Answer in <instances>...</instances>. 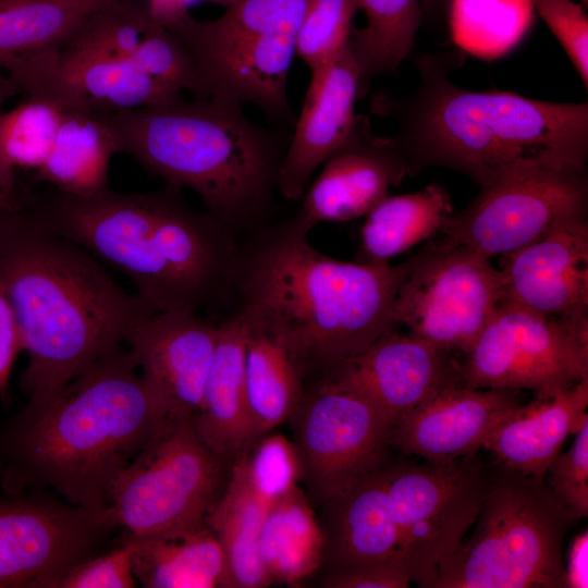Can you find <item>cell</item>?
Returning <instances> with one entry per match:
<instances>
[{"label":"cell","instance_id":"6da1fadb","mask_svg":"<svg viewBox=\"0 0 588 588\" xmlns=\"http://www.w3.org/2000/svg\"><path fill=\"white\" fill-rule=\"evenodd\" d=\"M136 368L120 347L2 421L3 492L51 489L75 506H109L118 476L169 417Z\"/></svg>","mask_w":588,"mask_h":588},{"label":"cell","instance_id":"7a4b0ae2","mask_svg":"<svg viewBox=\"0 0 588 588\" xmlns=\"http://www.w3.org/2000/svg\"><path fill=\"white\" fill-rule=\"evenodd\" d=\"M181 189L164 184L144 194L107 188L86 196L56 189L24 207L46 231L125 273L154 311L199 313L236 290L242 252Z\"/></svg>","mask_w":588,"mask_h":588},{"label":"cell","instance_id":"3957f363","mask_svg":"<svg viewBox=\"0 0 588 588\" xmlns=\"http://www.w3.org/2000/svg\"><path fill=\"white\" fill-rule=\"evenodd\" d=\"M0 285L28 362L20 387L47 397L126 344L154 313L89 253L41 228L22 205L0 219Z\"/></svg>","mask_w":588,"mask_h":588},{"label":"cell","instance_id":"277c9868","mask_svg":"<svg viewBox=\"0 0 588 588\" xmlns=\"http://www.w3.org/2000/svg\"><path fill=\"white\" fill-rule=\"evenodd\" d=\"M418 254L397 265L347 262L318 252L292 219L241 254L240 309L283 343L303 379H322L397 328L393 304Z\"/></svg>","mask_w":588,"mask_h":588},{"label":"cell","instance_id":"5b68a950","mask_svg":"<svg viewBox=\"0 0 588 588\" xmlns=\"http://www.w3.org/2000/svg\"><path fill=\"white\" fill-rule=\"evenodd\" d=\"M453 65L451 53L421 56L414 93L379 106L396 122L393 138L412 175L426 167H443L481 187L504 168L524 161L587 171V101L466 89L451 79Z\"/></svg>","mask_w":588,"mask_h":588},{"label":"cell","instance_id":"8992f818","mask_svg":"<svg viewBox=\"0 0 588 588\" xmlns=\"http://www.w3.org/2000/svg\"><path fill=\"white\" fill-rule=\"evenodd\" d=\"M119 152L166 184L197 193L232 234L264 219L290 135L250 121L242 106L182 98L105 114Z\"/></svg>","mask_w":588,"mask_h":588},{"label":"cell","instance_id":"52a82bcc","mask_svg":"<svg viewBox=\"0 0 588 588\" xmlns=\"http://www.w3.org/2000/svg\"><path fill=\"white\" fill-rule=\"evenodd\" d=\"M494 467L475 529L440 566L434 587L567 588L562 543L575 519L544 480Z\"/></svg>","mask_w":588,"mask_h":588},{"label":"cell","instance_id":"ba28073f","mask_svg":"<svg viewBox=\"0 0 588 588\" xmlns=\"http://www.w3.org/2000/svg\"><path fill=\"white\" fill-rule=\"evenodd\" d=\"M230 469L201 440L193 417L169 416L118 476L109 507L133 537L193 531L207 525Z\"/></svg>","mask_w":588,"mask_h":588},{"label":"cell","instance_id":"9c48e42d","mask_svg":"<svg viewBox=\"0 0 588 588\" xmlns=\"http://www.w3.org/2000/svg\"><path fill=\"white\" fill-rule=\"evenodd\" d=\"M464 355L462 384L548 399L588 378V315L544 317L503 302Z\"/></svg>","mask_w":588,"mask_h":588},{"label":"cell","instance_id":"30bf717a","mask_svg":"<svg viewBox=\"0 0 588 588\" xmlns=\"http://www.w3.org/2000/svg\"><path fill=\"white\" fill-rule=\"evenodd\" d=\"M486 477L477 453L448 463L388 462V506L412 581L434 587L440 566L478 516Z\"/></svg>","mask_w":588,"mask_h":588},{"label":"cell","instance_id":"8fae6325","mask_svg":"<svg viewBox=\"0 0 588 588\" xmlns=\"http://www.w3.org/2000/svg\"><path fill=\"white\" fill-rule=\"evenodd\" d=\"M587 171L517 162L480 187L462 210L452 212L441 233L452 243L491 258L543 236L562 222L587 217Z\"/></svg>","mask_w":588,"mask_h":588},{"label":"cell","instance_id":"7c38bea8","mask_svg":"<svg viewBox=\"0 0 588 588\" xmlns=\"http://www.w3.org/2000/svg\"><path fill=\"white\" fill-rule=\"evenodd\" d=\"M504 299L490 258L445 236L421 252L396 294V327L448 351L467 353Z\"/></svg>","mask_w":588,"mask_h":588},{"label":"cell","instance_id":"4fadbf2b","mask_svg":"<svg viewBox=\"0 0 588 588\" xmlns=\"http://www.w3.org/2000/svg\"><path fill=\"white\" fill-rule=\"evenodd\" d=\"M291 417L301 480L320 505L388 461L393 421L364 397L329 380L305 390Z\"/></svg>","mask_w":588,"mask_h":588},{"label":"cell","instance_id":"5bb4252c","mask_svg":"<svg viewBox=\"0 0 588 588\" xmlns=\"http://www.w3.org/2000/svg\"><path fill=\"white\" fill-rule=\"evenodd\" d=\"M120 528L109 506L89 510L42 490L0 499V588H58Z\"/></svg>","mask_w":588,"mask_h":588},{"label":"cell","instance_id":"9a60e30c","mask_svg":"<svg viewBox=\"0 0 588 588\" xmlns=\"http://www.w3.org/2000/svg\"><path fill=\"white\" fill-rule=\"evenodd\" d=\"M19 91L62 112L108 114L168 103L181 93L142 72L131 60L94 57L63 48L0 65Z\"/></svg>","mask_w":588,"mask_h":588},{"label":"cell","instance_id":"2e32d148","mask_svg":"<svg viewBox=\"0 0 588 588\" xmlns=\"http://www.w3.org/2000/svg\"><path fill=\"white\" fill-rule=\"evenodd\" d=\"M164 26L192 56L204 98L254 105L277 122L294 123L287 78L296 56L295 36H213L201 30L189 13Z\"/></svg>","mask_w":588,"mask_h":588},{"label":"cell","instance_id":"e0dca14e","mask_svg":"<svg viewBox=\"0 0 588 588\" xmlns=\"http://www.w3.org/2000/svg\"><path fill=\"white\" fill-rule=\"evenodd\" d=\"M412 175L393 136L372 134L369 118L356 114L341 146L321 164L292 220L306 231L324 221H348L363 216Z\"/></svg>","mask_w":588,"mask_h":588},{"label":"cell","instance_id":"ac0fdd59","mask_svg":"<svg viewBox=\"0 0 588 588\" xmlns=\"http://www.w3.org/2000/svg\"><path fill=\"white\" fill-rule=\"evenodd\" d=\"M451 354L395 328L322 379L364 397L394 425L440 388L461 383L460 363Z\"/></svg>","mask_w":588,"mask_h":588},{"label":"cell","instance_id":"d6986e66","mask_svg":"<svg viewBox=\"0 0 588 588\" xmlns=\"http://www.w3.org/2000/svg\"><path fill=\"white\" fill-rule=\"evenodd\" d=\"M217 340L218 324L198 313L154 311L135 326L126 344L167 414L194 417L201 406Z\"/></svg>","mask_w":588,"mask_h":588},{"label":"cell","instance_id":"ffe728a7","mask_svg":"<svg viewBox=\"0 0 588 588\" xmlns=\"http://www.w3.org/2000/svg\"><path fill=\"white\" fill-rule=\"evenodd\" d=\"M520 405L514 390L448 384L394 422L390 445L428 462H452L476 454Z\"/></svg>","mask_w":588,"mask_h":588},{"label":"cell","instance_id":"44dd1931","mask_svg":"<svg viewBox=\"0 0 588 588\" xmlns=\"http://www.w3.org/2000/svg\"><path fill=\"white\" fill-rule=\"evenodd\" d=\"M502 256L504 303L544 317L588 315L587 217Z\"/></svg>","mask_w":588,"mask_h":588},{"label":"cell","instance_id":"7402d4cb","mask_svg":"<svg viewBox=\"0 0 588 588\" xmlns=\"http://www.w3.org/2000/svg\"><path fill=\"white\" fill-rule=\"evenodd\" d=\"M360 74L350 47L310 82L283 156L277 191L299 200L316 171L345 140L355 121Z\"/></svg>","mask_w":588,"mask_h":588},{"label":"cell","instance_id":"603a6c76","mask_svg":"<svg viewBox=\"0 0 588 588\" xmlns=\"http://www.w3.org/2000/svg\"><path fill=\"white\" fill-rule=\"evenodd\" d=\"M588 378L548 399L520 405L485 441L494 466L544 480L571 434L588 421Z\"/></svg>","mask_w":588,"mask_h":588},{"label":"cell","instance_id":"cb8c5ba5","mask_svg":"<svg viewBox=\"0 0 588 588\" xmlns=\"http://www.w3.org/2000/svg\"><path fill=\"white\" fill-rule=\"evenodd\" d=\"M246 338L247 323L241 310L218 324V340L201 406L193 417L201 440L230 463L258 441L246 397Z\"/></svg>","mask_w":588,"mask_h":588},{"label":"cell","instance_id":"d4e9b609","mask_svg":"<svg viewBox=\"0 0 588 588\" xmlns=\"http://www.w3.org/2000/svg\"><path fill=\"white\" fill-rule=\"evenodd\" d=\"M388 462L321 504L328 572L378 560L402 561L400 536L387 500Z\"/></svg>","mask_w":588,"mask_h":588},{"label":"cell","instance_id":"484cf974","mask_svg":"<svg viewBox=\"0 0 588 588\" xmlns=\"http://www.w3.org/2000/svg\"><path fill=\"white\" fill-rule=\"evenodd\" d=\"M133 547V572L146 588H226L221 547L208 525L164 537L123 534Z\"/></svg>","mask_w":588,"mask_h":588},{"label":"cell","instance_id":"4316f807","mask_svg":"<svg viewBox=\"0 0 588 588\" xmlns=\"http://www.w3.org/2000/svg\"><path fill=\"white\" fill-rule=\"evenodd\" d=\"M241 311L247 323V406L259 440L293 415L305 393L304 379L280 339L258 320Z\"/></svg>","mask_w":588,"mask_h":588},{"label":"cell","instance_id":"83f0119b","mask_svg":"<svg viewBox=\"0 0 588 588\" xmlns=\"http://www.w3.org/2000/svg\"><path fill=\"white\" fill-rule=\"evenodd\" d=\"M258 548L272 584L297 586L323 565V530L299 486L269 506Z\"/></svg>","mask_w":588,"mask_h":588},{"label":"cell","instance_id":"f1b7e54d","mask_svg":"<svg viewBox=\"0 0 588 588\" xmlns=\"http://www.w3.org/2000/svg\"><path fill=\"white\" fill-rule=\"evenodd\" d=\"M452 212L450 194L438 183L415 193L388 195L367 215L356 261L390 264L395 256L440 232Z\"/></svg>","mask_w":588,"mask_h":588},{"label":"cell","instance_id":"f546056e","mask_svg":"<svg viewBox=\"0 0 588 588\" xmlns=\"http://www.w3.org/2000/svg\"><path fill=\"white\" fill-rule=\"evenodd\" d=\"M115 136L103 114L63 112L54 143L38 177L65 194L86 196L108 188Z\"/></svg>","mask_w":588,"mask_h":588},{"label":"cell","instance_id":"4dcf8cb0","mask_svg":"<svg viewBox=\"0 0 588 588\" xmlns=\"http://www.w3.org/2000/svg\"><path fill=\"white\" fill-rule=\"evenodd\" d=\"M268 509L233 462L226 486L206 519L223 553L226 588H262L272 584L258 548Z\"/></svg>","mask_w":588,"mask_h":588},{"label":"cell","instance_id":"1f68e13d","mask_svg":"<svg viewBox=\"0 0 588 588\" xmlns=\"http://www.w3.org/2000/svg\"><path fill=\"white\" fill-rule=\"evenodd\" d=\"M112 0H0V65L61 48L97 9Z\"/></svg>","mask_w":588,"mask_h":588},{"label":"cell","instance_id":"d6a6232c","mask_svg":"<svg viewBox=\"0 0 588 588\" xmlns=\"http://www.w3.org/2000/svg\"><path fill=\"white\" fill-rule=\"evenodd\" d=\"M366 16L350 47L360 74V91L373 77L399 68L409 54L420 24L422 0H356Z\"/></svg>","mask_w":588,"mask_h":588},{"label":"cell","instance_id":"836d02e7","mask_svg":"<svg viewBox=\"0 0 588 588\" xmlns=\"http://www.w3.org/2000/svg\"><path fill=\"white\" fill-rule=\"evenodd\" d=\"M154 23L143 0H112L91 13L61 48L130 60Z\"/></svg>","mask_w":588,"mask_h":588},{"label":"cell","instance_id":"e575fe53","mask_svg":"<svg viewBox=\"0 0 588 588\" xmlns=\"http://www.w3.org/2000/svg\"><path fill=\"white\" fill-rule=\"evenodd\" d=\"M63 112L36 97L9 111L0 110V158L12 168L37 171L45 162L61 125Z\"/></svg>","mask_w":588,"mask_h":588},{"label":"cell","instance_id":"d590c367","mask_svg":"<svg viewBox=\"0 0 588 588\" xmlns=\"http://www.w3.org/2000/svg\"><path fill=\"white\" fill-rule=\"evenodd\" d=\"M358 10L356 0H309L296 30L295 50L310 73L345 51Z\"/></svg>","mask_w":588,"mask_h":588},{"label":"cell","instance_id":"8d00e7d4","mask_svg":"<svg viewBox=\"0 0 588 588\" xmlns=\"http://www.w3.org/2000/svg\"><path fill=\"white\" fill-rule=\"evenodd\" d=\"M309 0H236L212 20L197 26L220 37L295 36Z\"/></svg>","mask_w":588,"mask_h":588},{"label":"cell","instance_id":"74e56055","mask_svg":"<svg viewBox=\"0 0 588 588\" xmlns=\"http://www.w3.org/2000/svg\"><path fill=\"white\" fill-rule=\"evenodd\" d=\"M233 462L255 494L269 506L297 487L302 478L297 449L280 433L261 437Z\"/></svg>","mask_w":588,"mask_h":588},{"label":"cell","instance_id":"f35d334b","mask_svg":"<svg viewBox=\"0 0 588 588\" xmlns=\"http://www.w3.org/2000/svg\"><path fill=\"white\" fill-rule=\"evenodd\" d=\"M130 60L142 72L176 91L204 98L201 79L192 56L164 25L154 23Z\"/></svg>","mask_w":588,"mask_h":588},{"label":"cell","instance_id":"ab89813d","mask_svg":"<svg viewBox=\"0 0 588 588\" xmlns=\"http://www.w3.org/2000/svg\"><path fill=\"white\" fill-rule=\"evenodd\" d=\"M565 453H559L550 464L548 487L575 519L588 515V421L574 434Z\"/></svg>","mask_w":588,"mask_h":588},{"label":"cell","instance_id":"60d3db41","mask_svg":"<svg viewBox=\"0 0 588 588\" xmlns=\"http://www.w3.org/2000/svg\"><path fill=\"white\" fill-rule=\"evenodd\" d=\"M588 89V17L573 0H532Z\"/></svg>","mask_w":588,"mask_h":588},{"label":"cell","instance_id":"b9f144b4","mask_svg":"<svg viewBox=\"0 0 588 588\" xmlns=\"http://www.w3.org/2000/svg\"><path fill=\"white\" fill-rule=\"evenodd\" d=\"M133 547L122 537L119 547L93 555L71 568L59 581L58 588H133Z\"/></svg>","mask_w":588,"mask_h":588},{"label":"cell","instance_id":"7bdbcfd3","mask_svg":"<svg viewBox=\"0 0 588 588\" xmlns=\"http://www.w3.org/2000/svg\"><path fill=\"white\" fill-rule=\"evenodd\" d=\"M412 577L400 559L378 560L328 572L326 588H406Z\"/></svg>","mask_w":588,"mask_h":588},{"label":"cell","instance_id":"ee69618b","mask_svg":"<svg viewBox=\"0 0 588 588\" xmlns=\"http://www.w3.org/2000/svg\"><path fill=\"white\" fill-rule=\"evenodd\" d=\"M22 344L10 302L0 285V397L5 402L9 378Z\"/></svg>","mask_w":588,"mask_h":588},{"label":"cell","instance_id":"f6af8a7d","mask_svg":"<svg viewBox=\"0 0 588 588\" xmlns=\"http://www.w3.org/2000/svg\"><path fill=\"white\" fill-rule=\"evenodd\" d=\"M19 91L8 74L0 69V110L3 103ZM23 198L16 189L14 170L0 158V205L10 209L19 208Z\"/></svg>","mask_w":588,"mask_h":588},{"label":"cell","instance_id":"bcb514c9","mask_svg":"<svg viewBox=\"0 0 588 588\" xmlns=\"http://www.w3.org/2000/svg\"><path fill=\"white\" fill-rule=\"evenodd\" d=\"M588 532L585 530L574 538L565 565L567 588H587Z\"/></svg>","mask_w":588,"mask_h":588},{"label":"cell","instance_id":"7dc6e473","mask_svg":"<svg viewBox=\"0 0 588 588\" xmlns=\"http://www.w3.org/2000/svg\"><path fill=\"white\" fill-rule=\"evenodd\" d=\"M155 23L167 25L189 13V9L206 0H143Z\"/></svg>","mask_w":588,"mask_h":588},{"label":"cell","instance_id":"c3c4849f","mask_svg":"<svg viewBox=\"0 0 588 588\" xmlns=\"http://www.w3.org/2000/svg\"><path fill=\"white\" fill-rule=\"evenodd\" d=\"M449 0H422V12L430 16L439 15Z\"/></svg>","mask_w":588,"mask_h":588},{"label":"cell","instance_id":"681fc988","mask_svg":"<svg viewBox=\"0 0 588 588\" xmlns=\"http://www.w3.org/2000/svg\"><path fill=\"white\" fill-rule=\"evenodd\" d=\"M208 2L224 7L225 9L232 5L236 0H206Z\"/></svg>","mask_w":588,"mask_h":588},{"label":"cell","instance_id":"f907efd6","mask_svg":"<svg viewBox=\"0 0 588 588\" xmlns=\"http://www.w3.org/2000/svg\"><path fill=\"white\" fill-rule=\"evenodd\" d=\"M8 210H12V209L3 207V206L0 205V219Z\"/></svg>","mask_w":588,"mask_h":588}]
</instances>
